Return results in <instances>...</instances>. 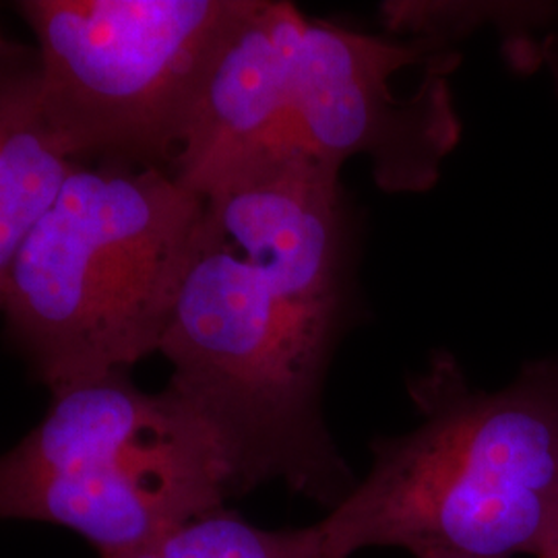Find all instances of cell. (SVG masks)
Instances as JSON below:
<instances>
[{
  "instance_id": "cell-1",
  "label": "cell",
  "mask_w": 558,
  "mask_h": 558,
  "mask_svg": "<svg viewBox=\"0 0 558 558\" xmlns=\"http://www.w3.org/2000/svg\"><path fill=\"white\" fill-rule=\"evenodd\" d=\"M339 170L294 156L205 199L158 352L239 493L283 482L327 511L356 482L320 399L350 290Z\"/></svg>"
},
{
  "instance_id": "cell-2",
  "label": "cell",
  "mask_w": 558,
  "mask_h": 558,
  "mask_svg": "<svg viewBox=\"0 0 558 558\" xmlns=\"http://www.w3.org/2000/svg\"><path fill=\"white\" fill-rule=\"evenodd\" d=\"M435 41L383 40L308 20L292 2L242 0L172 174L205 199L294 156L341 166L364 156L385 191L430 189L459 141L451 64L410 94L396 80L433 59Z\"/></svg>"
},
{
  "instance_id": "cell-3",
  "label": "cell",
  "mask_w": 558,
  "mask_h": 558,
  "mask_svg": "<svg viewBox=\"0 0 558 558\" xmlns=\"http://www.w3.org/2000/svg\"><path fill=\"white\" fill-rule=\"evenodd\" d=\"M408 391L418 424L375 440L368 474L317 521L331 557H542L558 527V359L486 391L437 352Z\"/></svg>"
},
{
  "instance_id": "cell-4",
  "label": "cell",
  "mask_w": 558,
  "mask_h": 558,
  "mask_svg": "<svg viewBox=\"0 0 558 558\" xmlns=\"http://www.w3.org/2000/svg\"><path fill=\"white\" fill-rule=\"evenodd\" d=\"M203 214L170 170L73 166L0 286L7 338L50 393L160 352Z\"/></svg>"
},
{
  "instance_id": "cell-5",
  "label": "cell",
  "mask_w": 558,
  "mask_h": 558,
  "mask_svg": "<svg viewBox=\"0 0 558 558\" xmlns=\"http://www.w3.org/2000/svg\"><path fill=\"white\" fill-rule=\"evenodd\" d=\"M50 398L0 453V519L73 530L112 558L239 495L220 442L168 387L147 393L112 373Z\"/></svg>"
},
{
  "instance_id": "cell-6",
  "label": "cell",
  "mask_w": 558,
  "mask_h": 558,
  "mask_svg": "<svg viewBox=\"0 0 558 558\" xmlns=\"http://www.w3.org/2000/svg\"><path fill=\"white\" fill-rule=\"evenodd\" d=\"M242 0H21L41 104L66 160L172 166Z\"/></svg>"
},
{
  "instance_id": "cell-7",
  "label": "cell",
  "mask_w": 558,
  "mask_h": 558,
  "mask_svg": "<svg viewBox=\"0 0 558 558\" xmlns=\"http://www.w3.org/2000/svg\"><path fill=\"white\" fill-rule=\"evenodd\" d=\"M73 166L44 114L38 50L0 32V286Z\"/></svg>"
},
{
  "instance_id": "cell-8",
  "label": "cell",
  "mask_w": 558,
  "mask_h": 558,
  "mask_svg": "<svg viewBox=\"0 0 558 558\" xmlns=\"http://www.w3.org/2000/svg\"><path fill=\"white\" fill-rule=\"evenodd\" d=\"M112 558H333L319 523L265 530L228 507H218Z\"/></svg>"
},
{
  "instance_id": "cell-9",
  "label": "cell",
  "mask_w": 558,
  "mask_h": 558,
  "mask_svg": "<svg viewBox=\"0 0 558 558\" xmlns=\"http://www.w3.org/2000/svg\"><path fill=\"white\" fill-rule=\"evenodd\" d=\"M525 27H534L542 32V38L530 44V50L525 57L544 60L548 64L558 92V4H548V2L530 4Z\"/></svg>"
},
{
  "instance_id": "cell-10",
  "label": "cell",
  "mask_w": 558,
  "mask_h": 558,
  "mask_svg": "<svg viewBox=\"0 0 558 558\" xmlns=\"http://www.w3.org/2000/svg\"><path fill=\"white\" fill-rule=\"evenodd\" d=\"M539 558H558V527L557 532H555V536H553V539L548 542L546 550L542 553V557Z\"/></svg>"
}]
</instances>
